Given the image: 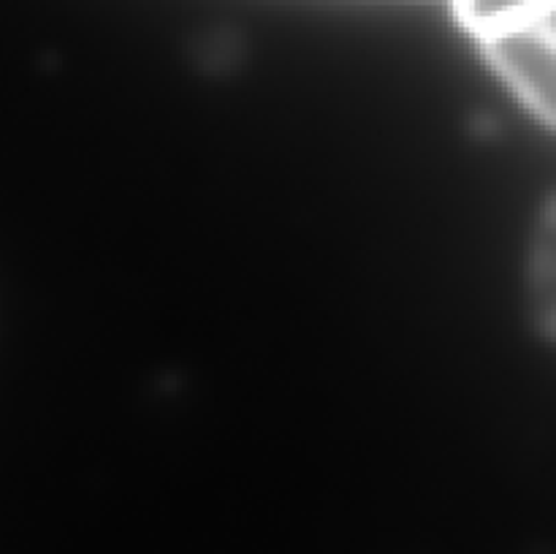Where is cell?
Returning a JSON list of instances; mask_svg holds the SVG:
<instances>
[{
    "mask_svg": "<svg viewBox=\"0 0 556 554\" xmlns=\"http://www.w3.org/2000/svg\"><path fill=\"white\" fill-rule=\"evenodd\" d=\"M483 52L527 106L556 128V33L530 22L483 38Z\"/></svg>",
    "mask_w": 556,
    "mask_h": 554,
    "instance_id": "1",
    "label": "cell"
},
{
    "mask_svg": "<svg viewBox=\"0 0 556 554\" xmlns=\"http://www.w3.org/2000/svg\"><path fill=\"white\" fill-rule=\"evenodd\" d=\"M538 286H541L543 313H546L548 326L556 331V206L543 231V248L538 255Z\"/></svg>",
    "mask_w": 556,
    "mask_h": 554,
    "instance_id": "3",
    "label": "cell"
},
{
    "mask_svg": "<svg viewBox=\"0 0 556 554\" xmlns=\"http://www.w3.org/2000/svg\"><path fill=\"white\" fill-rule=\"evenodd\" d=\"M554 0H454L456 16L476 36L489 38L510 27L541 22Z\"/></svg>",
    "mask_w": 556,
    "mask_h": 554,
    "instance_id": "2",
    "label": "cell"
},
{
    "mask_svg": "<svg viewBox=\"0 0 556 554\" xmlns=\"http://www.w3.org/2000/svg\"><path fill=\"white\" fill-rule=\"evenodd\" d=\"M541 22L548 27V30L556 33V0H554L552 5H548V11L541 16Z\"/></svg>",
    "mask_w": 556,
    "mask_h": 554,
    "instance_id": "4",
    "label": "cell"
}]
</instances>
